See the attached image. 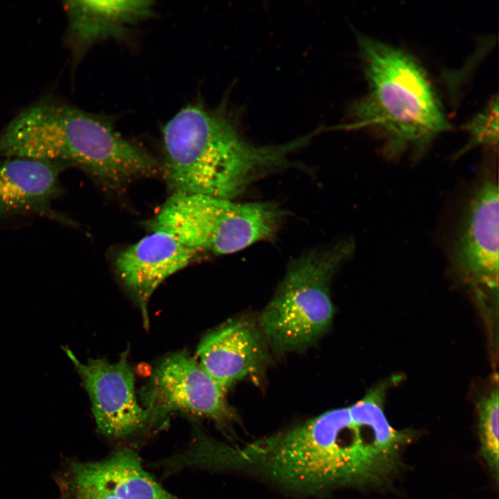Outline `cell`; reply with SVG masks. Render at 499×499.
Listing matches in <instances>:
<instances>
[{"label": "cell", "mask_w": 499, "mask_h": 499, "mask_svg": "<svg viewBox=\"0 0 499 499\" xmlns=\"http://www.w3.org/2000/svg\"><path fill=\"white\" fill-rule=\"evenodd\" d=\"M394 380L346 408L239 446V469L288 493L317 496L343 487H383L399 473L413 438L387 420L383 401Z\"/></svg>", "instance_id": "obj_1"}, {"label": "cell", "mask_w": 499, "mask_h": 499, "mask_svg": "<svg viewBox=\"0 0 499 499\" xmlns=\"http://www.w3.org/2000/svg\"><path fill=\"white\" fill-rule=\"evenodd\" d=\"M0 157L65 163L111 189L156 168L155 157L110 119L51 98L26 107L0 130Z\"/></svg>", "instance_id": "obj_2"}, {"label": "cell", "mask_w": 499, "mask_h": 499, "mask_svg": "<svg viewBox=\"0 0 499 499\" xmlns=\"http://www.w3.org/2000/svg\"><path fill=\"white\" fill-rule=\"evenodd\" d=\"M162 139L163 170L173 193L234 200L267 172L287 164L288 155L309 138L256 146L226 116L196 103L173 116Z\"/></svg>", "instance_id": "obj_3"}, {"label": "cell", "mask_w": 499, "mask_h": 499, "mask_svg": "<svg viewBox=\"0 0 499 499\" xmlns=\"http://www.w3.org/2000/svg\"><path fill=\"white\" fill-rule=\"evenodd\" d=\"M366 94L351 108L355 126L369 130L389 157H419L450 128L421 64L408 52L377 39L358 37Z\"/></svg>", "instance_id": "obj_4"}, {"label": "cell", "mask_w": 499, "mask_h": 499, "mask_svg": "<svg viewBox=\"0 0 499 499\" xmlns=\"http://www.w3.org/2000/svg\"><path fill=\"white\" fill-rule=\"evenodd\" d=\"M352 250V244L343 241L309 252L290 263L259 321L274 351L304 349L326 333L334 315L330 284Z\"/></svg>", "instance_id": "obj_5"}, {"label": "cell", "mask_w": 499, "mask_h": 499, "mask_svg": "<svg viewBox=\"0 0 499 499\" xmlns=\"http://www.w3.org/2000/svg\"><path fill=\"white\" fill-rule=\"evenodd\" d=\"M283 211L268 202H238L204 195L173 193L150 223L196 252L229 254L271 238Z\"/></svg>", "instance_id": "obj_6"}, {"label": "cell", "mask_w": 499, "mask_h": 499, "mask_svg": "<svg viewBox=\"0 0 499 499\" xmlns=\"http://www.w3.org/2000/svg\"><path fill=\"white\" fill-rule=\"evenodd\" d=\"M141 395L149 421L176 411L207 417L221 427L236 418L226 390L184 351L167 356L159 363Z\"/></svg>", "instance_id": "obj_7"}, {"label": "cell", "mask_w": 499, "mask_h": 499, "mask_svg": "<svg viewBox=\"0 0 499 499\" xmlns=\"http://www.w3.org/2000/svg\"><path fill=\"white\" fill-rule=\"evenodd\" d=\"M498 196L493 176L477 184L462 211L450 257L465 283L491 294L498 288Z\"/></svg>", "instance_id": "obj_8"}, {"label": "cell", "mask_w": 499, "mask_h": 499, "mask_svg": "<svg viewBox=\"0 0 499 499\" xmlns=\"http://www.w3.org/2000/svg\"><path fill=\"white\" fill-rule=\"evenodd\" d=\"M62 348L89 394L100 433L112 438H123L145 427L149 416L137 399L134 376L128 360V351L115 362L96 358L82 363L70 349Z\"/></svg>", "instance_id": "obj_9"}, {"label": "cell", "mask_w": 499, "mask_h": 499, "mask_svg": "<svg viewBox=\"0 0 499 499\" xmlns=\"http://www.w3.org/2000/svg\"><path fill=\"white\" fill-rule=\"evenodd\" d=\"M67 164L20 157L0 160V219L39 216L67 225L73 222L53 207L63 193Z\"/></svg>", "instance_id": "obj_10"}, {"label": "cell", "mask_w": 499, "mask_h": 499, "mask_svg": "<svg viewBox=\"0 0 499 499\" xmlns=\"http://www.w3.org/2000/svg\"><path fill=\"white\" fill-rule=\"evenodd\" d=\"M63 497L108 495L119 499H180L142 466L138 454L125 448L96 462L73 463L58 477Z\"/></svg>", "instance_id": "obj_11"}, {"label": "cell", "mask_w": 499, "mask_h": 499, "mask_svg": "<svg viewBox=\"0 0 499 499\" xmlns=\"http://www.w3.org/2000/svg\"><path fill=\"white\" fill-rule=\"evenodd\" d=\"M266 340L259 326L245 319L226 322L206 335L195 359L224 389L260 374L268 360Z\"/></svg>", "instance_id": "obj_12"}, {"label": "cell", "mask_w": 499, "mask_h": 499, "mask_svg": "<svg viewBox=\"0 0 499 499\" xmlns=\"http://www.w3.org/2000/svg\"><path fill=\"white\" fill-rule=\"evenodd\" d=\"M198 253L172 235L155 230L118 254L117 273L138 302L145 323L154 291L166 278L190 264Z\"/></svg>", "instance_id": "obj_13"}, {"label": "cell", "mask_w": 499, "mask_h": 499, "mask_svg": "<svg viewBox=\"0 0 499 499\" xmlns=\"http://www.w3.org/2000/svg\"><path fill=\"white\" fill-rule=\"evenodd\" d=\"M65 40L73 61L79 62L94 44L122 39L130 28L154 15L155 1H66Z\"/></svg>", "instance_id": "obj_14"}, {"label": "cell", "mask_w": 499, "mask_h": 499, "mask_svg": "<svg viewBox=\"0 0 499 499\" xmlns=\"http://www.w3.org/2000/svg\"><path fill=\"white\" fill-rule=\"evenodd\" d=\"M498 389L496 387L478 402L480 453L492 476L498 480Z\"/></svg>", "instance_id": "obj_15"}, {"label": "cell", "mask_w": 499, "mask_h": 499, "mask_svg": "<svg viewBox=\"0 0 499 499\" xmlns=\"http://www.w3.org/2000/svg\"><path fill=\"white\" fill-rule=\"evenodd\" d=\"M470 142L466 149L482 146L497 150L498 143V100L493 97L488 105L464 126Z\"/></svg>", "instance_id": "obj_16"}, {"label": "cell", "mask_w": 499, "mask_h": 499, "mask_svg": "<svg viewBox=\"0 0 499 499\" xmlns=\"http://www.w3.org/2000/svg\"><path fill=\"white\" fill-rule=\"evenodd\" d=\"M64 499H119L112 496L108 495H83L65 496Z\"/></svg>", "instance_id": "obj_17"}]
</instances>
